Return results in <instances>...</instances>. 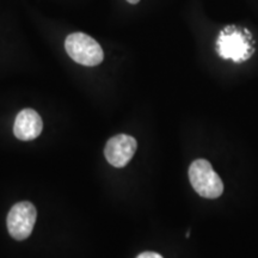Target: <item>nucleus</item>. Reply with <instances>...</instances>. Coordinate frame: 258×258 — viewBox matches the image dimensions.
<instances>
[{
  "label": "nucleus",
  "instance_id": "4",
  "mask_svg": "<svg viewBox=\"0 0 258 258\" xmlns=\"http://www.w3.org/2000/svg\"><path fill=\"white\" fill-rule=\"evenodd\" d=\"M37 212L35 206L29 201H22L14 205L8 215L9 233L16 240L29 238L36 222Z\"/></svg>",
  "mask_w": 258,
  "mask_h": 258
},
{
  "label": "nucleus",
  "instance_id": "5",
  "mask_svg": "<svg viewBox=\"0 0 258 258\" xmlns=\"http://www.w3.org/2000/svg\"><path fill=\"white\" fill-rule=\"evenodd\" d=\"M138 143L131 135L118 134L110 138L104 148V156L110 165L124 167L137 152Z\"/></svg>",
  "mask_w": 258,
  "mask_h": 258
},
{
  "label": "nucleus",
  "instance_id": "3",
  "mask_svg": "<svg viewBox=\"0 0 258 258\" xmlns=\"http://www.w3.org/2000/svg\"><path fill=\"white\" fill-rule=\"evenodd\" d=\"M64 48L71 59L83 66H98L104 59V53L98 42L84 32L69 35L64 41Z\"/></svg>",
  "mask_w": 258,
  "mask_h": 258
},
{
  "label": "nucleus",
  "instance_id": "6",
  "mask_svg": "<svg viewBox=\"0 0 258 258\" xmlns=\"http://www.w3.org/2000/svg\"><path fill=\"white\" fill-rule=\"evenodd\" d=\"M43 122L34 109H23L17 115L14 124L15 137L22 141H30L42 133Z\"/></svg>",
  "mask_w": 258,
  "mask_h": 258
},
{
  "label": "nucleus",
  "instance_id": "1",
  "mask_svg": "<svg viewBox=\"0 0 258 258\" xmlns=\"http://www.w3.org/2000/svg\"><path fill=\"white\" fill-rule=\"evenodd\" d=\"M218 54L222 59L243 62L252 55L253 47L247 31L230 27L222 30L217 41Z\"/></svg>",
  "mask_w": 258,
  "mask_h": 258
},
{
  "label": "nucleus",
  "instance_id": "2",
  "mask_svg": "<svg viewBox=\"0 0 258 258\" xmlns=\"http://www.w3.org/2000/svg\"><path fill=\"white\" fill-rule=\"evenodd\" d=\"M189 179L194 190L202 198L218 199L224 192V183L206 159L192 161L189 167Z\"/></svg>",
  "mask_w": 258,
  "mask_h": 258
},
{
  "label": "nucleus",
  "instance_id": "7",
  "mask_svg": "<svg viewBox=\"0 0 258 258\" xmlns=\"http://www.w3.org/2000/svg\"><path fill=\"white\" fill-rule=\"evenodd\" d=\"M137 258H164L161 254L157 252H152V251H146V252L140 253Z\"/></svg>",
  "mask_w": 258,
  "mask_h": 258
},
{
  "label": "nucleus",
  "instance_id": "8",
  "mask_svg": "<svg viewBox=\"0 0 258 258\" xmlns=\"http://www.w3.org/2000/svg\"><path fill=\"white\" fill-rule=\"evenodd\" d=\"M127 2L129 3V4H138V3L140 2V0H127Z\"/></svg>",
  "mask_w": 258,
  "mask_h": 258
}]
</instances>
